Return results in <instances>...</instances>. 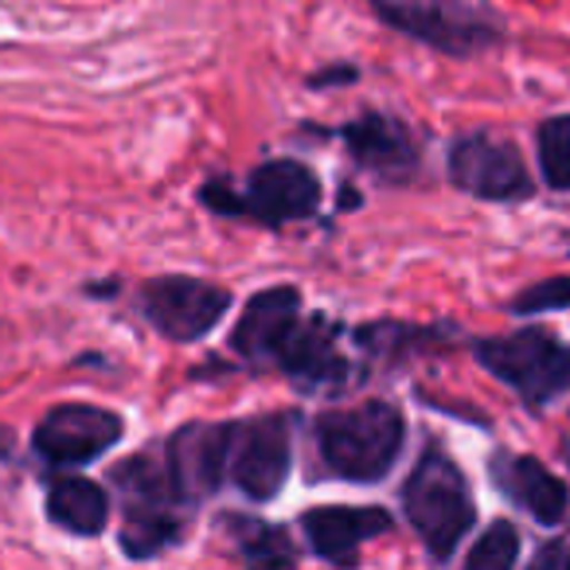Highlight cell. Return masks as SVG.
<instances>
[{
	"mask_svg": "<svg viewBox=\"0 0 570 570\" xmlns=\"http://www.w3.org/2000/svg\"><path fill=\"white\" fill-rule=\"evenodd\" d=\"M313 438L325 473L348 484H380L403 458L406 422L399 406L367 399L360 406L321 414Z\"/></svg>",
	"mask_w": 570,
	"mask_h": 570,
	"instance_id": "cell-1",
	"label": "cell"
},
{
	"mask_svg": "<svg viewBox=\"0 0 570 570\" xmlns=\"http://www.w3.org/2000/svg\"><path fill=\"white\" fill-rule=\"evenodd\" d=\"M227 430L230 422H188L165 442V469L176 497L188 508L212 500L227 484Z\"/></svg>",
	"mask_w": 570,
	"mask_h": 570,
	"instance_id": "cell-9",
	"label": "cell"
},
{
	"mask_svg": "<svg viewBox=\"0 0 570 570\" xmlns=\"http://www.w3.org/2000/svg\"><path fill=\"white\" fill-rule=\"evenodd\" d=\"M121 434H126V422L106 406L63 403L43 414V422L32 434V445L48 465L75 469L98 461L110 445L121 442Z\"/></svg>",
	"mask_w": 570,
	"mask_h": 570,
	"instance_id": "cell-8",
	"label": "cell"
},
{
	"mask_svg": "<svg viewBox=\"0 0 570 570\" xmlns=\"http://www.w3.org/2000/svg\"><path fill=\"white\" fill-rule=\"evenodd\" d=\"M302 294L294 285H269L262 294H254L246 302L243 317H238L235 333H230V352L250 364L274 367L277 348L285 344V336L294 333V325L302 321Z\"/></svg>",
	"mask_w": 570,
	"mask_h": 570,
	"instance_id": "cell-15",
	"label": "cell"
},
{
	"mask_svg": "<svg viewBox=\"0 0 570 570\" xmlns=\"http://www.w3.org/2000/svg\"><path fill=\"white\" fill-rule=\"evenodd\" d=\"M223 528H227L230 543H235L243 562H254V567H294L297 562L294 539L277 523L254 520V515H227Z\"/></svg>",
	"mask_w": 570,
	"mask_h": 570,
	"instance_id": "cell-18",
	"label": "cell"
},
{
	"mask_svg": "<svg viewBox=\"0 0 570 570\" xmlns=\"http://www.w3.org/2000/svg\"><path fill=\"white\" fill-rule=\"evenodd\" d=\"M473 356L492 380L515 391L528 411H543L570 391V344L543 325L473 341Z\"/></svg>",
	"mask_w": 570,
	"mask_h": 570,
	"instance_id": "cell-4",
	"label": "cell"
},
{
	"mask_svg": "<svg viewBox=\"0 0 570 570\" xmlns=\"http://www.w3.org/2000/svg\"><path fill=\"white\" fill-rule=\"evenodd\" d=\"M360 71L352 63H336L328 67V71H317L309 75V90H328V87H348V82H356Z\"/></svg>",
	"mask_w": 570,
	"mask_h": 570,
	"instance_id": "cell-22",
	"label": "cell"
},
{
	"mask_svg": "<svg viewBox=\"0 0 570 570\" xmlns=\"http://www.w3.org/2000/svg\"><path fill=\"white\" fill-rule=\"evenodd\" d=\"M352 160L383 184H406L422 165V141L395 114H360L341 129Z\"/></svg>",
	"mask_w": 570,
	"mask_h": 570,
	"instance_id": "cell-12",
	"label": "cell"
},
{
	"mask_svg": "<svg viewBox=\"0 0 570 570\" xmlns=\"http://www.w3.org/2000/svg\"><path fill=\"white\" fill-rule=\"evenodd\" d=\"M559 309H570V277H547V282L520 289L508 302L512 317H543V313H559Z\"/></svg>",
	"mask_w": 570,
	"mask_h": 570,
	"instance_id": "cell-21",
	"label": "cell"
},
{
	"mask_svg": "<svg viewBox=\"0 0 570 570\" xmlns=\"http://www.w3.org/2000/svg\"><path fill=\"white\" fill-rule=\"evenodd\" d=\"M372 12L395 32L450 59H473L504 43V20L489 0H372Z\"/></svg>",
	"mask_w": 570,
	"mask_h": 570,
	"instance_id": "cell-3",
	"label": "cell"
},
{
	"mask_svg": "<svg viewBox=\"0 0 570 570\" xmlns=\"http://www.w3.org/2000/svg\"><path fill=\"white\" fill-rule=\"evenodd\" d=\"M539 562H559V567H570V551H543Z\"/></svg>",
	"mask_w": 570,
	"mask_h": 570,
	"instance_id": "cell-23",
	"label": "cell"
},
{
	"mask_svg": "<svg viewBox=\"0 0 570 570\" xmlns=\"http://www.w3.org/2000/svg\"><path fill=\"white\" fill-rule=\"evenodd\" d=\"M520 562V531L512 520H492L465 554L469 570H508Z\"/></svg>",
	"mask_w": 570,
	"mask_h": 570,
	"instance_id": "cell-20",
	"label": "cell"
},
{
	"mask_svg": "<svg viewBox=\"0 0 570 570\" xmlns=\"http://www.w3.org/2000/svg\"><path fill=\"white\" fill-rule=\"evenodd\" d=\"M445 173H450L453 188L484 199V204H523L535 191V180H531L520 149L492 134H465L450 141Z\"/></svg>",
	"mask_w": 570,
	"mask_h": 570,
	"instance_id": "cell-6",
	"label": "cell"
},
{
	"mask_svg": "<svg viewBox=\"0 0 570 570\" xmlns=\"http://www.w3.org/2000/svg\"><path fill=\"white\" fill-rule=\"evenodd\" d=\"M336 341H341V325H333L328 317H302L277 348L274 367L289 375V383L305 395L344 391L352 380V364Z\"/></svg>",
	"mask_w": 570,
	"mask_h": 570,
	"instance_id": "cell-10",
	"label": "cell"
},
{
	"mask_svg": "<svg viewBox=\"0 0 570 570\" xmlns=\"http://www.w3.org/2000/svg\"><path fill=\"white\" fill-rule=\"evenodd\" d=\"M489 473L497 492L512 508L539 523V528H559L570 512V489L535 458L523 453H492Z\"/></svg>",
	"mask_w": 570,
	"mask_h": 570,
	"instance_id": "cell-14",
	"label": "cell"
},
{
	"mask_svg": "<svg viewBox=\"0 0 570 570\" xmlns=\"http://www.w3.org/2000/svg\"><path fill=\"white\" fill-rule=\"evenodd\" d=\"M395 528L387 508L375 504H325V508H309L302 515V531L309 539L313 554L333 567H356L360 562V547L367 539H380Z\"/></svg>",
	"mask_w": 570,
	"mask_h": 570,
	"instance_id": "cell-13",
	"label": "cell"
},
{
	"mask_svg": "<svg viewBox=\"0 0 570 570\" xmlns=\"http://www.w3.org/2000/svg\"><path fill=\"white\" fill-rule=\"evenodd\" d=\"M12 453V430L0 426V458H9Z\"/></svg>",
	"mask_w": 570,
	"mask_h": 570,
	"instance_id": "cell-24",
	"label": "cell"
},
{
	"mask_svg": "<svg viewBox=\"0 0 570 570\" xmlns=\"http://www.w3.org/2000/svg\"><path fill=\"white\" fill-rule=\"evenodd\" d=\"M230 309V289L191 274H165L145 282L141 289V313L165 341L191 344L215 333Z\"/></svg>",
	"mask_w": 570,
	"mask_h": 570,
	"instance_id": "cell-7",
	"label": "cell"
},
{
	"mask_svg": "<svg viewBox=\"0 0 570 570\" xmlns=\"http://www.w3.org/2000/svg\"><path fill=\"white\" fill-rule=\"evenodd\" d=\"M562 458H567V465H570V438L562 442Z\"/></svg>",
	"mask_w": 570,
	"mask_h": 570,
	"instance_id": "cell-25",
	"label": "cell"
},
{
	"mask_svg": "<svg viewBox=\"0 0 570 570\" xmlns=\"http://www.w3.org/2000/svg\"><path fill=\"white\" fill-rule=\"evenodd\" d=\"M294 465V414L269 411L227 430V484L250 504H269Z\"/></svg>",
	"mask_w": 570,
	"mask_h": 570,
	"instance_id": "cell-5",
	"label": "cell"
},
{
	"mask_svg": "<svg viewBox=\"0 0 570 570\" xmlns=\"http://www.w3.org/2000/svg\"><path fill=\"white\" fill-rule=\"evenodd\" d=\"M403 515L434 562H450L476 523V500L461 465L442 450H426L403 481Z\"/></svg>",
	"mask_w": 570,
	"mask_h": 570,
	"instance_id": "cell-2",
	"label": "cell"
},
{
	"mask_svg": "<svg viewBox=\"0 0 570 570\" xmlns=\"http://www.w3.org/2000/svg\"><path fill=\"white\" fill-rule=\"evenodd\" d=\"M184 539V508L153 504V508H126L121 523V554L129 559H157V554L180 547Z\"/></svg>",
	"mask_w": 570,
	"mask_h": 570,
	"instance_id": "cell-17",
	"label": "cell"
},
{
	"mask_svg": "<svg viewBox=\"0 0 570 570\" xmlns=\"http://www.w3.org/2000/svg\"><path fill=\"white\" fill-rule=\"evenodd\" d=\"M48 520L82 539L102 535L110 523V492L87 476H56L48 484Z\"/></svg>",
	"mask_w": 570,
	"mask_h": 570,
	"instance_id": "cell-16",
	"label": "cell"
},
{
	"mask_svg": "<svg viewBox=\"0 0 570 570\" xmlns=\"http://www.w3.org/2000/svg\"><path fill=\"white\" fill-rule=\"evenodd\" d=\"M321 207V180L302 160L277 157L258 165L246 176L243 188V219H254L262 227H282L317 215Z\"/></svg>",
	"mask_w": 570,
	"mask_h": 570,
	"instance_id": "cell-11",
	"label": "cell"
},
{
	"mask_svg": "<svg viewBox=\"0 0 570 570\" xmlns=\"http://www.w3.org/2000/svg\"><path fill=\"white\" fill-rule=\"evenodd\" d=\"M539 145V173H543L547 188L570 191V114L547 118L535 129Z\"/></svg>",
	"mask_w": 570,
	"mask_h": 570,
	"instance_id": "cell-19",
	"label": "cell"
}]
</instances>
